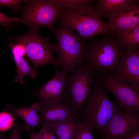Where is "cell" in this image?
Returning <instances> with one entry per match:
<instances>
[{"instance_id": "10", "label": "cell", "mask_w": 139, "mask_h": 139, "mask_svg": "<svg viewBox=\"0 0 139 139\" xmlns=\"http://www.w3.org/2000/svg\"><path fill=\"white\" fill-rule=\"evenodd\" d=\"M68 76L58 68L52 79L40 87L34 88L32 95L36 96L40 109L58 105L66 99L64 88Z\"/></svg>"}, {"instance_id": "14", "label": "cell", "mask_w": 139, "mask_h": 139, "mask_svg": "<svg viewBox=\"0 0 139 139\" xmlns=\"http://www.w3.org/2000/svg\"><path fill=\"white\" fill-rule=\"evenodd\" d=\"M16 66L17 73L15 81L22 84L24 83V77L27 75L30 76L32 79L36 76L37 70L31 67L24 58L25 51L23 46L21 44L14 42L9 45Z\"/></svg>"}, {"instance_id": "25", "label": "cell", "mask_w": 139, "mask_h": 139, "mask_svg": "<svg viewBox=\"0 0 139 139\" xmlns=\"http://www.w3.org/2000/svg\"><path fill=\"white\" fill-rule=\"evenodd\" d=\"M30 139H41V130L38 132L34 130V128H31V131L29 133Z\"/></svg>"}, {"instance_id": "12", "label": "cell", "mask_w": 139, "mask_h": 139, "mask_svg": "<svg viewBox=\"0 0 139 139\" xmlns=\"http://www.w3.org/2000/svg\"><path fill=\"white\" fill-rule=\"evenodd\" d=\"M106 26L111 35L139 24V5H133L110 16Z\"/></svg>"}, {"instance_id": "3", "label": "cell", "mask_w": 139, "mask_h": 139, "mask_svg": "<svg viewBox=\"0 0 139 139\" xmlns=\"http://www.w3.org/2000/svg\"><path fill=\"white\" fill-rule=\"evenodd\" d=\"M111 35L99 39L90 38L86 46L84 63L94 73L108 71L112 74L120 59L125 48Z\"/></svg>"}, {"instance_id": "6", "label": "cell", "mask_w": 139, "mask_h": 139, "mask_svg": "<svg viewBox=\"0 0 139 139\" xmlns=\"http://www.w3.org/2000/svg\"><path fill=\"white\" fill-rule=\"evenodd\" d=\"M94 73L86 65H82L68 75L64 88L66 99L62 103L68 106L80 118L81 108L91 88L95 83Z\"/></svg>"}, {"instance_id": "21", "label": "cell", "mask_w": 139, "mask_h": 139, "mask_svg": "<svg viewBox=\"0 0 139 139\" xmlns=\"http://www.w3.org/2000/svg\"><path fill=\"white\" fill-rule=\"evenodd\" d=\"M56 4L65 8L76 9L92 4L91 0H53Z\"/></svg>"}, {"instance_id": "15", "label": "cell", "mask_w": 139, "mask_h": 139, "mask_svg": "<svg viewBox=\"0 0 139 139\" xmlns=\"http://www.w3.org/2000/svg\"><path fill=\"white\" fill-rule=\"evenodd\" d=\"M6 107L17 117L20 118L24 121L25 132H29L31 127L38 126V113L39 112L40 106L38 102H34L31 106L27 107L21 106L17 108L13 107L12 104L6 105Z\"/></svg>"}, {"instance_id": "5", "label": "cell", "mask_w": 139, "mask_h": 139, "mask_svg": "<svg viewBox=\"0 0 139 139\" xmlns=\"http://www.w3.org/2000/svg\"><path fill=\"white\" fill-rule=\"evenodd\" d=\"M21 15L16 23H24L31 28H48L55 33L54 25L65 9L53 0L26 1Z\"/></svg>"}, {"instance_id": "27", "label": "cell", "mask_w": 139, "mask_h": 139, "mask_svg": "<svg viewBox=\"0 0 139 139\" xmlns=\"http://www.w3.org/2000/svg\"><path fill=\"white\" fill-rule=\"evenodd\" d=\"M124 139H139V130Z\"/></svg>"}, {"instance_id": "29", "label": "cell", "mask_w": 139, "mask_h": 139, "mask_svg": "<svg viewBox=\"0 0 139 139\" xmlns=\"http://www.w3.org/2000/svg\"><path fill=\"white\" fill-rule=\"evenodd\" d=\"M7 138L3 133L0 132V139H6Z\"/></svg>"}, {"instance_id": "28", "label": "cell", "mask_w": 139, "mask_h": 139, "mask_svg": "<svg viewBox=\"0 0 139 139\" xmlns=\"http://www.w3.org/2000/svg\"><path fill=\"white\" fill-rule=\"evenodd\" d=\"M48 127V133L50 139H57V138H56L54 135V134L50 130L49 128Z\"/></svg>"}, {"instance_id": "8", "label": "cell", "mask_w": 139, "mask_h": 139, "mask_svg": "<svg viewBox=\"0 0 139 139\" xmlns=\"http://www.w3.org/2000/svg\"><path fill=\"white\" fill-rule=\"evenodd\" d=\"M98 83L114 95L121 108L139 111V90L136 87L117 76L105 72L100 75Z\"/></svg>"}, {"instance_id": "1", "label": "cell", "mask_w": 139, "mask_h": 139, "mask_svg": "<svg viewBox=\"0 0 139 139\" xmlns=\"http://www.w3.org/2000/svg\"><path fill=\"white\" fill-rule=\"evenodd\" d=\"M107 92L101 85L95 82L80 113V122L91 126L101 138L105 127L112 116L123 110L117 102L109 98Z\"/></svg>"}, {"instance_id": "19", "label": "cell", "mask_w": 139, "mask_h": 139, "mask_svg": "<svg viewBox=\"0 0 139 139\" xmlns=\"http://www.w3.org/2000/svg\"><path fill=\"white\" fill-rule=\"evenodd\" d=\"M18 118L6 107L0 112V132L11 130L17 122Z\"/></svg>"}, {"instance_id": "23", "label": "cell", "mask_w": 139, "mask_h": 139, "mask_svg": "<svg viewBox=\"0 0 139 139\" xmlns=\"http://www.w3.org/2000/svg\"><path fill=\"white\" fill-rule=\"evenodd\" d=\"M24 124L21 125L17 122L11 130L10 135L6 139H21V135L24 131Z\"/></svg>"}, {"instance_id": "7", "label": "cell", "mask_w": 139, "mask_h": 139, "mask_svg": "<svg viewBox=\"0 0 139 139\" xmlns=\"http://www.w3.org/2000/svg\"><path fill=\"white\" fill-rule=\"evenodd\" d=\"M39 29L31 28L26 34L13 39L14 42L23 46L27 60L33 64L36 70L45 64L54 65L55 58L53 55L52 44L49 41V37H45L40 34Z\"/></svg>"}, {"instance_id": "26", "label": "cell", "mask_w": 139, "mask_h": 139, "mask_svg": "<svg viewBox=\"0 0 139 139\" xmlns=\"http://www.w3.org/2000/svg\"><path fill=\"white\" fill-rule=\"evenodd\" d=\"M40 130L41 139H50L48 133V127L45 125H43Z\"/></svg>"}, {"instance_id": "13", "label": "cell", "mask_w": 139, "mask_h": 139, "mask_svg": "<svg viewBox=\"0 0 139 139\" xmlns=\"http://www.w3.org/2000/svg\"><path fill=\"white\" fill-rule=\"evenodd\" d=\"M39 112V124L42 125L75 119H80L79 117L72 110L63 103L50 108L40 109Z\"/></svg>"}, {"instance_id": "18", "label": "cell", "mask_w": 139, "mask_h": 139, "mask_svg": "<svg viewBox=\"0 0 139 139\" xmlns=\"http://www.w3.org/2000/svg\"><path fill=\"white\" fill-rule=\"evenodd\" d=\"M115 35L122 47L129 49L139 50V24Z\"/></svg>"}, {"instance_id": "22", "label": "cell", "mask_w": 139, "mask_h": 139, "mask_svg": "<svg viewBox=\"0 0 139 139\" xmlns=\"http://www.w3.org/2000/svg\"><path fill=\"white\" fill-rule=\"evenodd\" d=\"M26 1L20 0H0V6H6L11 9L18 11L22 8L20 4L21 2Z\"/></svg>"}, {"instance_id": "20", "label": "cell", "mask_w": 139, "mask_h": 139, "mask_svg": "<svg viewBox=\"0 0 139 139\" xmlns=\"http://www.w3.org/2000/svg\"><path fill=\"white\" fill-rule=\"evenodd\" d=\"M93 130L89 124L80 122L72 139H95L93 134Z\"/></svg>"}, {"instance_id": "2", "label": "cell", "mask_w": 139, "mask_h": 139, "mask_svg": "<svg viewBox=\"0 0 139 139\" xmlns=\"http://www.w3.org/2000/svg\"><path fill=\"white\" fill-rule=\"evenodd\" d=\"M54 33L57 42L52 45L57 56L54 65L56 67L61 66V71L68 74L84 62L86 49L85 39L74 30L60 25Z\"/></svg>"}, {"instance_id": "4", "label": "cell", "mask_w": 139, "mask_h": 139, "mask_svg": "<svg viewBox=\"0 0 139 139\" xmlns=\"http://www.w3.org/2000/svg\"><path fill=\"white\" fill-rule=\"evenodd\" d=\"M86 5L76 9L65 8L59 19V25L76 30L83 39L110 33L106 23L92 6Z\"/></svg>"}, {"instance_id": "11", "label": "cell", "mask_w": 139, "mask_h": 139, "mask_svg": "<svg viewBox=\"0 0 139 139\" xmlns=\"http://www.w3.org/2000/svg\"><path fill=\"white\" fill-rule=\"evenodd\" d=\"M114 73L139 90V50L125 48Z\"/></svg>"}, {"instance_id": "24", "label": "cell", "mask_w": 139, "mask_h": 139, "mask_svg": "<svg viewBox=\"0 0 139 139\" xmlns=\"http://www.w3.org/2000/svg\"><path fill=\"white\" fill-rule=\"evenodd\" d=\"M19 18L7 16L0 12V24L3 26L9 25L13 22H17Z\"/></svg>"}, {"instance_id": "16", "label": "cell", "mask_w": 139, "mask_h": 139, "mask_svg": "<svg viewBox=\"0 0 139 139\" xmlns=\"http://www.w3.org/2000/svg\"><path fill=\"white\" fill-rule=\"evenodd\" d=\"M138 3V1L133 0H98L94 9L101 17L108 18L118 11Z\"/></svg>"}, {"instance_id": "9", "label": "cell", "mask_w": 139, "mask_h": 139, "mask_svg": "<svg viewBox=\"0 0 139 139\" xmlns=\"http://www.w3.org/2000/svg\"><path fill=\"white\" fill-rule=\"evenodd\" d=\"M139 130V112L124 110L112 116L105 127L101 139H124Z\"/></svg>"}, {"instance_id": "17", "label": "cell", "mask_w": 139, "mask_h": 139, "mask_svg": "<svg viewBox=\"0 0 139 139\" xmlns=\"http://www.w3.org/2000/svg\"><path fill=\"white\" fill-rule=\"evenodd\" d=\"M80 122V119H75L45 125L49 128L54 134L58 136L57 139H72Z\"/></svg>"}]
</instances>
